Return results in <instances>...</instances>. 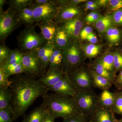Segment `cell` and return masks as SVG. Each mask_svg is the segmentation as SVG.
Returning a JSON list of instances; mask_svg holds the SVG:
<instances>
[{"label":"cell","instance_id":"cell-29","mask_svg":"<svg viewBox=\"0 0 122 122\" xmlns=\"http://www.w3.org/2000/svg\"><path fill=\"white\" fill-rule=\"evenodd\" d=\"M23 55L24 53L17 49L11 50L8 56L4 63L5 64L22 63Z\"/></svg>","mask_w":122,"mask_h":122},{"label":"cell","instance_id":"cell-19","mask_svg":"<svg viewBox=\"0 0 122 122\" xmlns=\"http://www.w3.org/2000/svg\"><path fill=\"white\" fill-rule=\"evenodd\" d=\"M117 92H113L105 90L98 95L100 106L107 109H112L115 102Z\"/></svg>","mask_w":122,"mask_h":122},{"label":"cell","instance_id":"cell-38","mask_svg":"<svg viewBox=\"0 0 122 122\" xmlns=\"http://www.w3.org/2000/svg\"><path fill=\"white\" fill-rule=\"evenodd\" d=\"M62 122H91L83 114L63 119Z\"/></svg>","mask_w":122,"mask_h":122},{"label":"cell","instance_id":"cell-18","mask_svg":"<svg viewBox=\"0 0 122 122\" xmlns=\"http://www.w3.org/2000/svg\"><path fill=\"white\" fill-rule=\"evenodd\" d=\"M47 111L46 105L42 102L25 116L21 122H42Z\"/></svg>","mask_w":122,"mask_h":122},{"label":"cell","instance_id":"cell-23","mask_svg":"<svg viewBox=\"0 0 122 122\" xmlns=\"http://www.w3.org/2000/svg\"><path fill=\"white\" fill-rule=\"evenodd\" d=\"M106 38L110 44L113 45L119 44L122 39V30L120 29L111 26L106 32Z\"/></svg>","mask_w":122,"mask_h":122},{"label":"cell","instance_id":"cell-15","mask_svg":"<svg viewBox=\"0 0 122 122\" xmlns=\"http://www.w3.org/2000/svg\"><path fill=\"white\" fill-rule=\"evenodd\" d=\"M55 48L52 44L47 42L36 51L40 65L45 72L49 65L51 57Z\"/></svg>","mask_w":122,"mask_h":122},{"label":"cell","instance_id":"cell-11","mask_svg":"<svg viewBox=\"0 0 122 122\" xmlns=\"http://www.w3.org/2000/svg\"><path fill=\"white\" fill-rule=\"evenodd\" d=\"M83 26V22L77 17L63 22L61 26L66 31L71 41H76L80 37Z\"/></svg>","mask_w":122,"mask_h":122},{"label":"cell","instance_id":"cell-46","mask_svg":"<svg viewBox=\"0 0 122 122\" xmlns=\"http://www.w3.org/2000/svg\"><path fill=\"white\" fill-rule=\"evenodd\" d=\"M96 2L98 6H106L109 2V0H98L96 1Z\"/></svg>","mask_w":122,"mask_h":122},{"label":"cell","instance_id":"cell-26","mask_svg":"<svg viewBox=\"0 0 122 122\" xmlns=\"http://www.w3.org/2000/svg\"><path fill=\"white\" fill-rule=\"evenodd\" d=\"M112 16L107 15L100 17L95 23V28L99 32H105L113 25Z\"/></svg>","mask_w":122,"mask_h":122},{"label":"cell","instance_id":"cell-40","mask_svg":"<svg viewBox=\"0 0 122 122\" xmlns=\"http://www.w3.org/2000/svg\"><path fill=\"white\" fill-rule=\"evenodd\" d=\"M93 32V29L90 26H86L81 30L80 37L82 40H86L87 36Z\"/></svg>","mask_w":122,"mask_h":122},{"label":"cell","instance_id":"cell-50","mask_svg":"<svg viewBox=\"0 0 122 122\" xmlns=\"http://www.w3.org/2000/svg\"><path fill=\"white\" fill-rule=\"evenodd\" d=\"M7 2L6 0H0V12L4 11L3 8L4 5Z\"/></svg>","mask_w":122,"mask_h":122},{"label":"cell","instance_id":"cell-14","mask_svg":"<svg viewBox=\"0 0 122 122\" xmlns=\"http://www.w3.org/2000/svg\"><path fill=\"white\" fill-rule=\"evenodd\" d=\"M41 35L48 43L52 44L55 33L58 26L54 20L37 22Z\"/></svg>","mask_w":122,"mask_h":122},{"label":"cell","instance_id":"cell-45","mask_svg":"<svg viewBox=\"0 0 122 122\" xmlns=\"http://www.w3.org/2000/svg\"><path fill=\"white\" fill-rule=\"evenodd\" d=\"M100 17L101 16H100V14L97 12H96L91 19L89 21L88 23H92L94 22H96L98 20Z\"/></svg>","mask_w":122,"mask_h":122},{"label":"cell","instance_id":"cell-27","mask_svg":"<svg viewBox=\"0 0 122 122\" xmlns=\"http://www.w3.org/2000/svg\"><path fill=\"white\" fill-rule=\"evenodd\" d=\"M12 94L9 87L0 88V109L11 106Z\"/></svg>","mask_w":122,"mask_h":122},{"label":"cell","instance_id":"cell-25","mask_svg":"<svg viewBox=\"0 0 122 122\" xmlns=\"http://www.w3.org/2000/svg\"><path fill=\"white\" fill-rule=\"evenodd\" d=\"M91 69L94 70L97 74L108 79L113 84L116 77V75L106 69L98 61H96L92 64Z\"/></svg>","mask_w":122,"mask_h":122},{"label":"cell","instance_id":"cell-10","mask_svg":"<svg viewBox=\"0 0 122 122\" xmlns=\"http://www.w3.org/2000/svg\"><path fill=\"white\" fill-rule=\"evenodd\" d=\"M48 91L54 92L61 96L74 97L76 93L70 81L68 75L65 73L61 79L55 85L48 87Z\"/></svg>","mask_w":122,"mask_h":122},{"label":"cell","instance_id":"cell-8","mask_svg":"<svg viewBox=\"0 0 122 122\" xmlns=\"http://www.w3.org/2000/svg\"><path fill=\"white\" fill-rule=\"evenodd\" d=\"M32 6L34 21L37 22L54 20L61 8L57 0H53L47 4Z\"/></svg>","mask_w":122,"mask_h":122},{"label":"cell","instance_id":"cell-48","mask_svg":"<svg viewBox=\"0 0 122 122\" xmlns=\"http://www.w3.org/2000/svg\"><path fill=\"white\" fill-rule=\"evenodd\" d=\"M96 12V11H93L91 12L90 13L87 15L86 17V19H85V21L88 23L89 21L91 19L93 16L94 14Z\"/></svg>","mask_w":122,"mask_h":122},{"label":"cell","instance_id":"cell-24","mask_svg":"<svg viewBox=\"0 0 122 122\" xmlns=\"http://www.w3.org/2000/svg\"><path fill=\"white\" fill-rule=\"evenodd\" d=\"M0 69H2L7 75L10 77L12 75L25 74V69L22 63L20 64H5L0 65Z\"/></svg>","mask_w":122,"mask_h":122},{"label":"cell","instance_id":"cell-4","mask_svg":"<svg viewBox=\"0 0 122 122\" xmlns=\"http://www.w3.org/2000/svg\"><path fill=\"white\" fill-rule=\"evenodd\" d=\"M63 69L65 73H70L79 68L83 61L79 44L76 41H71L63 50Z\"/></svg>","mask_w":122,"mask_h":122},{"label":"cell","instance_id":"cell-17","mask_svg":"<svg viewBox=\"0 0 122 122\" xmlns=\"http://www.w3.org/2000/svg\"><path fill=\"white\" fill-rule=\"evenodd\" d=\"M71 41L65 30L61 26H58L53 41L55 48L64 50Z\"/></svg>","mask_w":122,"mask_h":122},{"label":"cell","instance_id":"cell-42","mask_svg":"<svg viewBox=\"0 0 122 122\" xmlns=\"http://www.w3.org/2000/svg\"><path fill=\"white\" fill-rule=\"evenodd\" d=\"M86 40L92 44H96L97 42L98 39L97 36L95 34L92 33L87 36Z\"/></svg>","mask_w":122,"mask_h":122},{"label":"cell","instance_id":"cell-33","mask_svg":"<svg viewBox=\"0 0 122 122\" xmlns=\"http://www.w3.org/2000/svg\"><path fill=\"white\" fill-rule=\"evenodd\" d=\"M112 110L114 113L122 116V90L117 92L115 102Z\"/></svg>","mask_w":122,"mask_h":122},{"label":"cell","instance_id":"cell-6","mask_svg":"<svg viewBox=\"0 0 122 122\" xmlns=\"http://www.w3.org/2000/svg\"><path fill=\"white\" fill-rule=\"evenodd\" d=\"M74 97L81 113L90 120L100 106L98 95L93 91L77 93Z\"/></svg>","mask_w":122,"mask_h":122},{"label":"cell","instance_id":"cell-22","mask_svg":"<svg viewBox=\"0 0 122 122\" xmlns=\"http://www.w3.org/2000/svg\"><path fill=\"white\" fill-rule=\"evenodd\" d=\"M63 50L55 48L51 57L48 69H56L63 70Z\"/></svg>","mask_w":122,"mask_h":122},{"label":"cell","instance_id":"cell-44","mask_svg":"<svg viewBox=\"0 0 122 122\" xmlns=\"http://www.w3.org/2000/svg\"><path fill=\"white\" fill-rule=\"evenodd\" d=\"M51 0H33L32 3L31 5L33 6L39 5L47 4L51 2Z\"/></svg>","mask_w":122,"mask_h":122},{"label":"cell","instance_id":"cell-7","mask_svg":"<svg viewBox=\"0 0 122 122\" xmlns=\"http://www.w3.org/2000/svg\"><path fill=\"white\" fill-rule=\"evenodd\" d=\"M21 24L18 12L9 8L0 13V38L4 41Z\"/></svg>","mask_w":122,"mask_h":122},{"label":"cell","instance_id":"cell-12","mask_svg":"<svg viewBox=\"0 0 122 122\" xmlns=\"http://www.w3.org/2000/svg\"><path fill=\"white\" fill-rule=\"evenodd\" d=\"M65 74L62 69H48V71L38 79L47 87H51L59 81Z\"/></svg>","mask_w":122,"mask_h":122},{"label":"cell","instance_id":"cell-49","mask_svg":"<svg viewBox=\"0 0 122 122\" xmlns=\"http://www.w3.org/2000/svg\"><path fill=\"white\" fill-rule=\"evenodd\" d=\"M86 5H90V6H93V7H97V8H98L99 7L98 5H97L96 1H87Z\"/></svg>","mask_w":122,"mask_h":122},{"label":"cell","instance_id":"cell-47","mask_svg":"<svg viewBox=\"0 0 122 122\" xmlns=\"http://www.w3.org/2000/svg\"><path fill=\"white\" fill-rule=\"evenodd\" d=\"M86 1H87L86 0H73L70 1L69 5L73 6H76V5L82 2H86Z\"/></svg>","mask_w":122,"mask_h":122},{"label":"cell","instance_id":"cell-16","mask_svg":"<svg viewBox=\"0 0 122 122\" xmlns=\"http://www.w3.org/2000/svg\"><path fill=\"white\" fill-rule=\"evenodd\" d=\"M115 117L111 109L99 106L89 120L91 122H113Z\"/></svg>","mask_w":122,"mask_h":122},{"label":"cell","instance_id":"cell-37","mask_svg":"<svg viewBox=\"0 0 122 122\" xmlns=\"http://www.w3.org/2000/svg\"><path fill=\"white\" fill-rule=\"evenodd\" d=\"M111 16L113 24L122 26V8L114 12Z\"/></svg>","mask_w":122,"mask_h":122},{"label":"cell","instance_id":"cell-1","mask_svg":"<svg viewBox=\"0 0 122 122\" xmlns=\"http://www.w3.org/2000/svg\"><path fill=\"white\" fill-rule=\"evenodd\" d=\"M10 79L13 118L15 121L21 116L25 117L27 109L48 90V87L38 79L25 74L15 75Z\"/></svg>","mask_w":122,"mask_h":122},{"label":"cell","instance_id":"cell-20","mask_svg":"<svg viewBox=\"0 0 122 122\" xmlns=\"http://www.w3.org/2000/svg\"><path fill=\"white\" fill-rule=\"evenodd\" d=\"M18 15L21 24H24L26 27L32 26L35 22L32 5L24 8L18 11Z\"/></svg>","mask_w":122,"mask_h":122},{"label":"cell","instance_id":"cell-28","mask_svg":"<svg viewBox=\"0 0 122 122\" xmlns=\"http://www.w3.org/2000/svg\"><path fill=\"white\" fill-rule=\"evenodd\" d=\"M97 61L109 72L116 75L114 65L113 53L108 54L99 58Z\"/></svg>","mask_w":122,"mask_h":122},{"label":"cell","instance_id":"cell-53","mask_svg":"<svg viewBox=\"0 0 122 122\" xmlns=\"http://www.w3.org/2000/svg\"><path fill=\"white\" fill-rule=\"evenodd\" d=\"M120 52L122 53V48L121 49V50H120Z\"/></svg>","mask_w":122,"mask_h":122},{"label":"cell","instance_id":"cell-54","mask_svg":"<svg viewBox=\"0 0 122 122\" xmlns=\"http://www.w3.org/2000/svg\"><path fill=\"white\" fill-rule=\"evenodd\" d=\"M120 122H122V118L121 119H120Z\"/></svg>","mask_w":122,"mask_h":122},{"label":"cell","instance_id":"cell-52","mask_svg":"<svg viewBox=\"0 0 122 122\" xmlns=\"http://www.w3.org/2000/svg\"><path fill=\"white\" fill-rule=\"evenodd\" d=\"M113 122H120V120H118L115 117L114 118L113 120Z\"/></svg>","mask_w":122,"mask_h":122},{"label":"cell","instance_id":"cell-39","mask_svg":"<svg viewBox=\"0 0 122 122\" xmlns=\"http://www.w3.org/2000/svg\"><path fill=\"white\" fill-rule=\"evenodd\" d=\"M108 4L110 9L115 12L122 8V0H110Z\"/></svg>","mask_w":122,"mask_h":122},{"label":"cell","instance_id":"cell-2","mask_svg":"<svg viewBox=\"0 0 122 122\" xmlns=\"http://www.w3.org/2000/svg\"><path fill=\"white\" fill-rule=\"evenodd\" d=\"M42 97L48 111L55 119H66L82 114L74 97L61 96L55 93H46Z\"/></svg>","mask_w":122,"mask_h":122},{"label":"cell","instance_id":"cell-35","mask_svg":"<svg viewBox=\"0 0 122 122\" xmlns=\"http://www.w3.org/2000/svg\"><path fill=\"white\" fill-rule=\"evenodd\" d=\"M11 83L9 77L3 70L0 69V88H9Z\"/></svg>","mask_w":122,"mask_h":122},{"label":"cell","instance_id":"cell-30","mask_svg":"<svg viewBox=\"0 0 122 122\" xmlns=\"http://www.w3.org/2000/svg\"><path fill=\"white\" fill-rule=\"evenodd\" d=\"M32 0H10L8 1L9 8H11L18 12L25 7L31 5Z\"/></svg>","mask_w":122,"mask_h":122},{"label":"cell","instance_id":"cell-51","mask_svg":"<svg viewBox=\"0 0 122 122\" xmlns=\"http://www.w3.org/2000/svg\"><path fill=\"white\" fill-rule=\"evenodd\" d=\"M85 9L86 10H94L98 8L97 7H93V6H90V5H85Z\"/></svg>","mask_w":122,"mask_h":122},{"label":"cell","instance_id":"cell-34","mask_svg":"<svg viewBox=\"0 0 122 122\" xmlns=\"http://www.w3.org/2000/svg\"><path fill=\"white\" fill-rule=\"evenodd\" d=\"M113 55L114 68L116 73L122 70V54L120 51H117Z\"/></svg>","mask_w":122,"mask_h":122},{"label":"cell","instance_id":"cell-13","mask_svg":"<svg viewBox=\"0 0 122 122\" xmlns=\"http://www.w3.org/2000/svg\"><path fill=\"white\" fill-rule=\"evenodd\" d=\"M81 10L77 6L68 5L61 8L54 20L57 24L70 20L78 17Z\"/></svg>","mask_w":122,"mask_h":122},{"label":"cell","instance_id":"cell-43","mask_svg":"<svg viewBox=\"0 0 122 122\" xmlns=\"http://www.w3.org/2000/svg\"><path fill=\"white\" fill-rule=\"evenodd\" d=\"M55 118L47 111L46 113L42 122H55Z\"/></svg>","mask_w":122,"mask_h":122},{"label":"cell","instance_id":"cell-3","mask_svg":"<svg viewBox=\"0 0 122 122\" xmlns=\"http://www.w3.org/2000/svg\"><path fill=\"white\" fill-rule=\"evenodd\" d=\"M17 40L20 50L24 54L37 51L47 42L41 34L36 32L34 25L22 30Z\"/></svg>","mask_w":122,"mask_h":122},{"label":"cell","instance_id":"cell-21","mask_svg":"<svg viewBox=\"0 0 122 122\" xmlns=\"http://www.w3.org/2000/svg\"><path fill=\"white\" fill-rule=\"evenodd\" d=\"M90 72L92 77L95 87L102 90H109L113 84L108 79L97 74L94 70L91 68Z\"/></svg>","mask_w":122,"mask_h":122},{"label":"cell","instance_id":"cell-41","mask_svg":"<svg viewBox=\"0 0 122 122\" xmlns=\"http://www.w3.org/2000/svg\"><path fill=\"white\" fill-rule=\"evenodd\" d=\"M113 84L117 89L120 90H122V70H120L118 76L116 77Z\"/></svg>","mask_w":122,"mask_h":122},{"label":"cell","instance_id":"cell-32","mask_svg":"<svg viewBox=\"0 0 122 122\" xmlns=\"http://www.w3.org/2000/svg\"><path fill=\"white\" fill-rule=\"evenodd\" d=\"M12 107L0 109V122H14Z\"/></svg>","mask_w":122,"mask_h":122},{"label":"cell","instance_id":"cell-36","mask_svg":"<svg viewBox=\"0 0 122 122\" xmlns=\"http://www.w3.org/2000/svg\"><path fill=\"white\" fill-rule=\"evenodd\" d=\"M11 51L10 49L7 46L1 45L0 46V65L4 63L10 53Z\"/></svg>","mask_w":122,"mask_h":122},{"label":"cell","instance_id":"cell-9","mask_svg":"<svg viewBox=\"0 0 122 122\" xmlns=\"http://www.w3.org/2000/svg\"><path fill=\"white\" fill-rule=\"evenodd\" d=\"M36 51L24 53L22 64L25 74L36 78L41 77L46 72L40 65Z\"/></svg>","mask_w":122,"mask_h":122},{"label":"cell","instance_id":"cell-5","mask_svg":"<svg viewBox=\"0 0 122 122\" xmlns=\"http://www.w3.org/2000/svg\"><path fill=\"white\" fill-rule=\"evenodd\" d=\"M67 75L77 93L93 91L95 87L90 69L79 67Z\"/></svg>","mask_w":122,"mask_h":122},{"label":"cell","instance_id":"cell-31","mask_svg":"<svg viewBox=\"0 0 122 122\" xmlns=\"http://www.w3.org/2000/svg\"><path fill=\"white\" fill-rule=\"evenodd\" d=\"M102 48V46L99 45L87 44L84 46L83 50L86 56L93 58L98 55L101 51Z\"/></svg>","mask_w":122,"mask_h":122}]
</instances>
